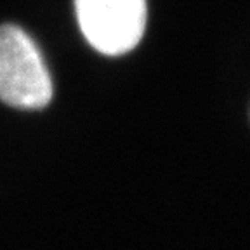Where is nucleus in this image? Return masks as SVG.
<instances>
[{
	"mask_svg": "<svg viewBox=\"0 0 250 250\" xmlns=\"http://www.w3.org/2000/svg\"><path fill=\"white\" fill-rule=\"evenodd\" d=\"M0 99L21 109H39L52 99V78L39 47L21 28L0 26Z\"/></svg>",
	"mask_w": 250,
	"mask_h": 250,
	"instance_id": "obj_1",
	"label": "nucleus"
},
{
	"mask_svg": "<svg viewBox=\"0 0 250 250\" xmlns=\"http://www.w3.org/2000/svg\"><path fill=\"white\" fill-rule=\"evenodd\" d=\"M87 42L108 56L132 51L146 26V0H75Z\"/></svg>",
	"mask_w": 250,
	"mask_h": 250,
	"instance_id": "obj_2",
	"label": "nucleus"
}]
</instances>
